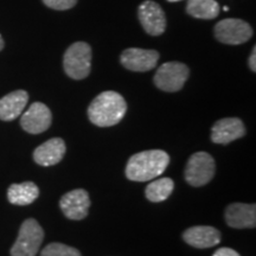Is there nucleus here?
<instances>
[{
	"instance_id": "obj_18",
	"label": "nucleus",
	"mask_w": 256,
	"mask_h": 256,
	"mask_svg": "<svg viewBox=\"0 0 256 256\" xmlns=\"http://www.w3.org/2000/svg\"><path fill=\"white\" fill-rule=\"evenodd\" d=\"M186 12L197 19H215L218 17L220 8L216 0H188Z\"/></svg>"
},
{
	"instance_id": "obj_7",
	"label": "nucleus",
	"mask_w": 256,
	"mask_h": 256,
	"mask_svg": "<svg viewBox=\"0 0 256 256\" xmlns=\"http://www.w3.org/2000/svg\"><path fill=\"white\" fill-rule=\"evenodd\" d=\"M216 40L223 44L240 46L252 37V28L247 22L238 18H226L218 22L214 28Z\"/></svg>"
},
{
	"instance_id": "obj_4",
	"label": "nucleus",
	"mask_w": 256,
	"mask_h": 256,
	"mask_svg": "<svg viewBox=\"0 0 256 256\" xmlns=\"http://www.w3.org/2000/svg\"><path fill=\"white\" fill-rule=\"evenodd\" d=\"M44 240V230L34 218L22 224L17 241L11 248V256H36Z\"/></svg>"
},
{
	"instance_id": "obj_5",
	"label": "nucleus",
	"mask_w": 256,
	"mask_h": 256,
	"mask_svg": "<svg viewBox=\"0 0 256 256\" xmlns=\"http://www.w3.org/2000/svg\"><path fill=\"white\" fill-rule=\"evenodd\" d=\"M216 171L215 160L206 152H197L188 159L185 168V180L191 186L200 188L210 183Z\"/></svg>"
},
{
	"instance_id": "obj_13",
	"label": "nucleus",
	"mask_w": 256,
	"mask_h": 256,
	"mask_svg": "<svg viewBox=\"0 0 256 256\" xmlns=\"http://www.w3.org/2000/svg\"><path fill=\"white\" fill-rule=\"evenodd\" d=\"M226 222L235 229H252L256 226L255 204L232 203L226 210Z\"/></svg>"
},
{
	"instance_id": "obj_20",
	"label": "nucleus",
	"mask_w": 256,
	"mask_h": 256,
	"mask_svg": "<svg viewBox=\"0 0 256 256\" xmlns=\"http://www.w3.org/2000/svg\"><path fill=\"white\" fill-rule=\"evenodd\" d=\"M40 256H82L78 249L63 244V243L54 242L48 244L40 252Z\"/></svg>"
},
{
	"instance_id": "obj_22",
	"label": "nucleus",
	"mask_w": 256,
	"mask_h": 256,
	"mask_svg": "<svg viewBox=\"0 0 256 256\" xmlns=\"http://www.w3.org/2000/svg\"><path fill=\"white\" fill-rule=\"evenodd\" d=\"M212 256H241V255L232 248H220L214 252Z\"/></svg>"
},
{
	"instance_id": "obj_2",
	"label": "nucleus",
	"mask_w": 256,
	"mask_h": 256,
	"mask_svg": "<svg viewBox=\"0 0 256 256\" xmlns=\"http://www.w3.org/2000/svg\"><path fill=\"white\" fill-rule=\"evenodd\" d=\"M127 112L126 100L119 92L108 90L98 94L88 107V119L98 127L115 126Z\"/></svg>"
},
{
	"instance_id": "obj_1",
	"label": "nucleus",
	"mask_w": 256,
	"mask_h": 256,
	"mask_svg": "<svg viewBox=\"0 0 256 256\" xmlns=\"http://www.w3.org/2000/svg\"><path fill=\"white\" fill-rule=\"evenodd\" d=\"M170 164V156L162 150H150L130 156L126 166V177L132 182H150L162 176Z\"/></svg>"
},
{
	"instance_id": "obj_23",
	"label": "nucleus",
	"mask_w": 256,
	"mask_h": 256,
	"mask_svg": "<svg viewBox=\"0 0 256 256\" xmlns=\"http://www.w3.org/2000/svg\"><path fill=\"white\" fill-rule=\"evenodd\" d=\"M248 64H249V68H250L252 72H256V46L252 48L250 56H249Z\"/></svg>"
},
{
	"instance_id": "obj_9",
	"label": "nucleus",
	"mask_w": 256,
	"mask_h": 256,
	"mask_svg": "<svg viewBox=\"0 0 256 256\" xmlns=\"http://www.w3.org/2000/svg\"><path fill=\"white\" fill-rule=\"evenodd\" d=\"M52 122V114L46 104L34 102L22 115L20 126L30 134H40L49 130Z\"/></svg>"
},
{
	"instance_id": "obj_3",
	"label": "nucleus",
	"mask_w": 256,
	"mask_h": 256,
	"mask_svg": "<svg viewBox=\"0 0 256 256\" xmlns=\"http://www.w3.org/2000/svg\"><path fill=\"white\" fill-rule=\"evenodd\" d=\"M63 68L72 80L88 78L92 70V48L86 42H76L66 49L63 57Z\"/></svg>"
},
{
	"instance_id": "obj_19",
	"label": "nucleus",
	"mask_w": 256,
	"mask_h": 256,
	"mask_svg": "<svg viewBox=\"0 0 256 256\" xmlns=\"http://www.w3.org/2000/svg\"><path fill=\"white\" fill-rule=\"evenodd\" d=\"M174 183L171 178H160L153 180L152 183L147 185L145 190V196L150 202L153 203H159L164 202L171 196L174 192Z\"/></svg>"
},
{
	"instance_id": "obj_17",
	"label": "nucleus",
	"mask_w": 256,
	"mask_h": 256,
	"mask_svg": "<svg viewBox=\"0 0 256 256\" xmlns=\"http://www.w3.org/2000/svg\"><path fill=\"white\" fill-rule=\"evenodd\" d=\"M40 196V188L32 182L12 184L8 190V200L14 206H28Z\"/></svg>"
},
{
	"instance_id": "obj_12",
	"label": "nucleus",
	"mask_w": 256,
	"mask_h": 256,
	"mask_svg": "<svg viewBox=\"0 0 256 256\" xmlns=\"http://www.w3.org/2000/svg\"><path fill=\"white\" fill-rule=\"evenodd\" d=\"M246 134V127L238 118H224L217 121L211 128V142L220 145L241 139Z\"/></svg>"
},
{
	"instance_id": "obj_11",
	"label": "nucleus",
	"mask_w": 256,
	"mask_h": 256,
	"mask_svg": "<svg viewBox=\"0 0 256 256\" xmlns=\"http://www.w3.org/2000/svg\"><path fill=\"white\" fill-rule=\"evenodd\" d=\"M159 60V52L156 50H146L140 48H130L121 54L120 62L130 72H150L154 69Z\"/></svg>"
},
{
	"instance_id": "obj_16",
	"label": "nucleus",
	"mask_w": 256,
	"mask_h": 256,
	"mask_svg": "<svg viewBox=\"0 0 256 256\" xmlns=\"http://www.w3.org/2000/svg\"><path fill=\"white\" fill-rule=\"evenodd\" d=\"M28 94L25 90H16L0 98V120L12 121L20 116L26 107Z\"/></svg>"
},
{
	"instance_id": "obj_10",
	"label": "nucleus",
	"mask_w": 256,
	"mask_h": 256,
	"mask_svg": "<svg viewBox=\"0 0 256 256\" xmlns=\"http://www.w3.org/2000/svg\"><path fill=\"white\" fill-rule=\"evenodd\" d=\"M60 208L66 218L72 220L86 218L90 208V198L88 192L83 188L66 192L60 198Z\"/></svg>"
},
{
	"instance_id": "obj_15",
	"label": "nucleus",
	"mask_w": 256,
	"mask_h": 256,
	"mask_svg": "<svg viewBox=\"0 0 256 256\" xmlns=\"http://www.w3.org/2000/svg\"><path fill=\"white\" fill-rule=\"evenodd\" d=\"M66 150V142L63 139L52 138L34 150V160L40 166H54L62 162Z\"/></svg>"
},
{
	"instance_id": "obj_21",
	"label": "nucleus",
	"mask_w": 256,
	"mask_h": 256,
	"mask_svg": "<svg viewBox=\"0 0 256 256\" xmlns=\"http://www.w3.org/2000/svg\"><path fill=\"white\" fill-rule=\"evenodd\" d=\"M42 2L48 8L56 10V11H66L78 4V0H42Z\"/></svg>"
},
{
	"instance_id": "obj_14",
	"label": "nucleus",
	"mask_w": 256,
	"mask_h": 256,
	"mask_svg": "<svg viewBox=\"0 0 256 256\" xmlns=\"http://www.w3.org/2000/svg\"><path fill=\"white\" fill-rule=\"evenodd\" d=\"M183 238L191 247L206 249L218 244L222 236H220V230L214 228V226H197L185 230Z\"/></svg>"
},
{
	"instance_id": "obj_6",
	"label": "nucleus",
	"mask_w": 256,
	"mask_h": 256,
	"mask_svg": "<svg viewBox=\"0 0 256 256\" xmlns=\"http://www.w3.org/2000/svg\"><path fill=\"white\" fill-rule=\"evenodd\" d=\"M190 70L188 66L180 62H168L162 64L156 70L154 84L160 90L168 92H179L188 81Z\"/></svg>"
},
{
	"instance_id": "obj_25",
	"label": "nucleus",
	"mask_w": 256,
	"mask_h": 256,
	"mask_svg": "<svg viewBox=\"0 0 256 256\" xmlns=\"http://www.w3.org/2000/svg\"><path fill=\"white\" fill-rule=\"evenodd\" d=\"M170 2H182V0H168Z\"/></svg>"
},
{
	"instance_id": "obj_24",
	"label": "nucleus",
	"mask_w": 256,
	"mask_h": 256,
	"mask_svg": "<svg viewBox=\"0 0 256 256\" xmlns=\"http://www.w3.org/2000/svg\"><path fill=\"white\" fill-rule=\"evenodd\" d=\"M4 46H5V43H4V40H2V34H0V51H2V49H4Z\"/></svg>"
},
{
	"instance_id": "obj_8",
	"label": "nucleus",
	"mask_w": 256,
	"mask_h": 256,
	"mask_svg": "<svg viewBox=\"0 0 256 256\" xmlns=\"http://www.w3.org/2000/svg\"><path fill=\"white\" fill-rule=\"evenodd\" d=\"M138 17L146 34L160 36L166 30V16L158 2L146 0L138 8Z\"/></svg>"
}]
</instances>
